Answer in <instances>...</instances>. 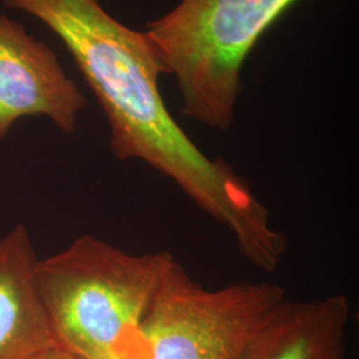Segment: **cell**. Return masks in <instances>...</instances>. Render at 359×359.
<instances>
[{
    "instance_id": "cell-2",
    "label": "cell",
    "mask_w": 359,
    "mask_h": 359,
    "mask_svg": "<svg viewBox=\"0 0 359 359\" xmlns=\"http://www.w3.org/2000/svg\"><path fill=\"white\" fill-rule=\"evenodd\" d=\"M173 258L83 234L38 259L35 283L56 344L84 359H148L142 322Z\"/></svg>"
},
{
    "instance_id": "cell-4",
    "label": "cell",
    "mask_w": 359,
    "mask_h": 359,
    "mask_svg": "<svg viewBox=\"0 0 359 359\" xmlns=\"http://www.w3.org/2000/svg\"><path fill=\"white\" fill-rule=\"evenodd\" d=\"M283 299L266 281L208 289L175 257L142 322L148 359H240Z\"/></svg>"
},
{
    "instance_id": "cell-6",
    "label": "cell",
    "mask_w": 359,
    "mask_h": 359,
    "mask_svg": "<svg viewBox=\"0 0 359 359\" xmlns=\"http://www.w3.org/2000/svg\"><path fill=\"white\" fill-rule=\"evenodd\" d=\"M350 301L346 295L283 299L240 359H345Z\"/></svg>"
},
{
    "instance_id": "cell-8",
    "label": "cell",
    "mask_w": 359,
    "mask_h": 359,
    "mask_svg": "<svg viewBox=\"0 0 359 359\" xmlns=\"http://www.w3.org/2000/svg\"><path fill=\"white\" fill-rule=\"evenodd\" d=\"M38 359H84L79 357L76 354L65 350L63 347L55 346L46 351L43 355H40Z\"/></svg>"
},
{
    "instance_id": "cell-5",
    "label": "cell",
    "mask_w": 359,
    "mask_h": 359,
    "mask_svg": "<svg viewBox=\"0 0 359 359\" xmlns=\"http://www.w3.org/2000/svg\"><path fill=\"white\" fill-rule=\"evenodd\" d=\"M86 97L56 52L0 13V142L27 116H43L71 135Z\"/></svg>"
},
{
    "instance_id": "cell-7",
    "label": "cell",
    "mask_w": 359,
    "mask_h": 359,
    "mask_svg": "<svg viewBox=\"0 0 359 359\" xmlns=\"http://www.w3.org/2000/svg\"><path fill=\"white\" fill-rule=\"evenodd\" d=\"M38 259L25 225L0 238V359H38L57 346L35 283Z\"/></svg>"
},
{
    "instance_id": "cell-3",
    "label": "cell",
    "mask_w": 359,
    "mask_h": 359,
    "mask_svg": "<svg viewBox=\"0 0 359 359\" xmlns=\"http://www.w3.org/2000/svg\"><path fill=\"white\" fill-rule=\"evenodd\" d=\"M297 0H180L144 34L165 72L176 77L182 115L231 128L241 69L258 39Z\"/></svg>"
},
{
    "instance_id": "cell-1",
    "label": "cell",
    "mask_w": 359,
    "mask_h": 359,
    "mask_svg": "<svg viewBox=\"0 0 359 359\" xmlns=\"http://www.w3.org/2000/svg\"><path fill=\"white\" fill-rule=\"evenodd\" d=\"M36 18L60 39L102 105L116 158L139 160L173 181L233 240L255 234L266 206L222 158L206 156L168 111L167 74L144 31L124 26L100 0H0Z\"/></svg>"
}]
</instances>
